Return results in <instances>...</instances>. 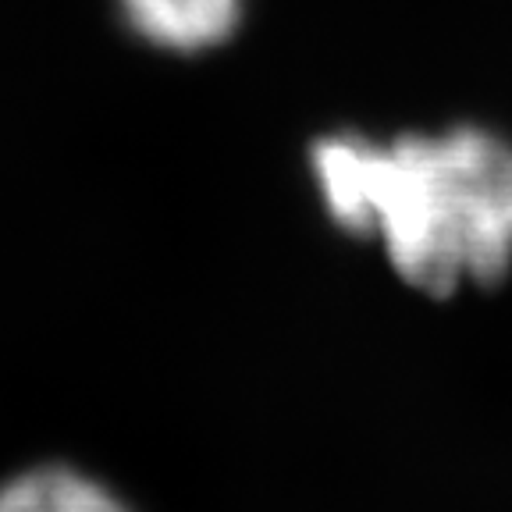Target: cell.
I'll return each instance as SVG.
<instances>
[{
  "instance_id": "3957f363",
  "label": "cell",
  "mask_w": 512,
  "mask_h": 512,
  "mask_svg": "<svg viewBox=\"0 0 512 512\" xmlns=\"http://www.w3.org/2000/svg\"><path fill=\"white\" fill-rule=\"evenodd\" d=\"M0 512H132L107 484L72 466H36L0 484Z\"/></svg>"
},
{
  "instance_id": "6da1fadb",
  "label": "cell",
  "mask_w": 512,
  "mask_h": 512,
  "mask_svg": "<svg viewBox=\"0 0 512 512\" xmlns=\"http://www.w3.org/2000/svg\"><path fill=\"white\" fill-rule=\"evenodd\" d=\"M313 182L338 228L377 239L406 285L452 296L512 267V143L480 125L313 143Z\"/></svg>"
},
{
  "instance_id": "7a4b0ae2",
  "label": "cell",
  "mask_w": 512,
  "mask_h": 512,
  "mask_svg": "<svg viewBox=\"0 0 512 512\" xmlns=\"http://www.w3.org/2000/svg\"><path fill=\"white\" fill-rule=\"evenodd\" d=\"M128 29L171 54L221 47L242 18V0H118Z\"/></svg>"
}]
</instances>
